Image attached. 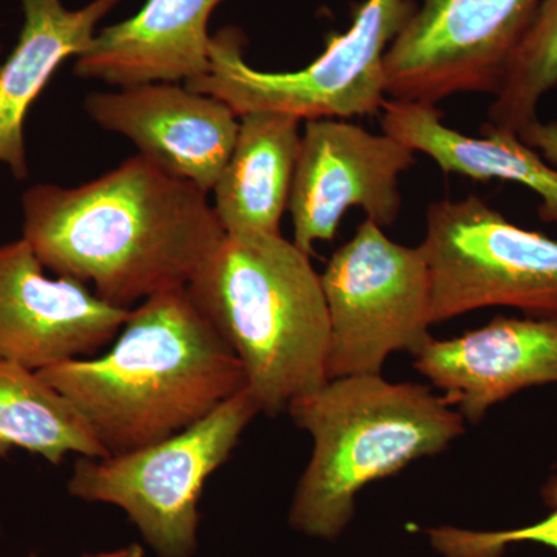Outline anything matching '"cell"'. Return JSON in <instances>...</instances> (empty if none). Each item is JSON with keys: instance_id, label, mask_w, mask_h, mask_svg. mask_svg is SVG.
Returning <instances> with one entry per match:
<instances>
[{"instance_id": "2e32d148", "label": "cell", "mask_w": 557, "mask_h": 557, "mask_svg": "<svg viewBox=\"0 0 557 557\" xmlns=\"http://www.w3.org/2000/svg\"><path fill=\"white\" fill-rule=\"evenodd\" d=\"M383 112V132L424 153L445 174L525 186L541 199V219L557 225V170L515 132L485 123L482 137H469L446 126L435 106L421 102L386 100Z\"/></svg>"}, {"instance_id": "ffe728a7", "label": "cell", "mask_w": 557, "mask_h": 557, "mask_svg": "<svg viewBox=\"0 0 557 557\" xmlns=\"http://www.w3.org/2000/svg\"><path fill=\"white\" fill-rule=\"evenodd\" d=\"M549 507L547 518L509 530H469L453 525L424 530L432 549L442 557H502L509 545L539 544L557 552V475L542 491Z\"/></svg>"}, {"instance_id": "9c48e42d", "label": "cell", "mask_w": 557, "mask_h": 557, "mask_svg": "<svg viewBox=\"0 0 557 557\" xmlns=\"http://www.w3.org/2000/svg\"><path fill=\"white\" fill-rule=\"evenodd\" d=\"M542 0H424L384 57L392 100L496 95Z\"/></svg>"}, {"instance_id": "603a6c76", "label": "cell", "mask_w": 557, "mask_h": 557, "mask_svg": "<svg viewBox=\"0 0 557 557\" xmlns=\"http://www.w3.org/2000/svg\"><path fill=\"white\" fill-rule=\"evenodd\" d=\"M3 533V527H2V520H0V536H2Z\"/></svg>"}, {"instance_id": "30bf717a", "label": "cell", "mask_w": 557, "mask_h": 557, "mask_svg": "<svg viewBox=\"0 0 557 557\" xmlns=\"http://www.w3.org/2000/svg\"><path fill=\"white\" fill-rule=\"evenodd\" d=\"M413 164L416 152L386 132L344 120L307 121L288 200L293 244L311 258L317 242L335 239L351 208L381 228L394 225L403 207L399 178Z\"/></svg>"}, {"instance_id": "8992f818", "label": "cell", "mask_w": 557, "mask_h": 557, "mask_svg": "<svg viewBox=\"0 0 557 557\" xmlns=\"http://www.w3.org/2000/svg\"><path fill=\"white\" fill-rule=\"evenodd\" d=\"M417 10L413 0H366L350 28L330 35L324 51L296 72H262L245 61L244 35L228 27L212 36L211 69L185 83L228 104L237 116L277 112L300 121L373 115L386 102L384 57Z\"/></svg>"}, {"instance_id": "e0dca14e", "label": "cell", "mask_w": 557, "mask_h": 557, "mask_svg": "<svg viewBox=\"0 0 557 557\" xmlns=\"http://www.w3.org/2000/svg\"><path fill=\"white\" fill-rule=\"evenodd\" d=\"M299 123L287 113L240 116L236 145L212 189V208L225 236H281L302 135Z\"/></svg>"}, {"instance_id": "3957f363", "label": "cell", "mask_w": 557, "mask_h": 557, "mask_svg": "<svg viewBox=\"0 0 557 557\" xmlns=\"http://www.w3.org/2000/svg\"><path fill=\"white\" fill-rule=\"evenodd\" d=\"M287 412L313 440L288 523L296 533L327 542L346 533L366 486L437 456L467 431L461 413L431 387L383 375L329 380L296 398Z\"/></svg>"}, {"instance_id": "5b68a950", "label": "cell", "mask_w": 557, "mask_h": 557, "mask_svg": "<svg viewBox=\"0 0 557 557\" xmlns=\"http://www.w3.org/2000/svg\"><path fill=\"white\" fill-rule=\"evenodd\" d=\"M259 413L244 388L172 437L129 453L78 457L69 494L121 509L157 557H196L203 487Z\"/></svg>"}, {"instance_id": "d6986e66", "label": "cell", "mask_w": 557, "mask_h": 557, "mask_svg": "<svg viewBox=\"0 0 557 557\" xmlns=\"http://www.w3.org/2000/svg\"><path fill=\"white\" fill-rule=\"evenodd\" d=\"M556 87L557 0H542L494 95L487 123L519 134L537 120L539 104Z\"/></svg>"}, {"instance_id": "cb8c5ba5", "label": "cell", "mask_w": 557, "mask_h": 557, "mask_svg": "<svg viewBox=\"0 0 557 557\" xmlns=\"http://www.w3.org/2000/svg\"><path fill=\"white\" fill-rule=\"evenodd\" d=\"M0 51H2V46H0Z\"/></svg>"}, {"instance_id": "52a82bcc", "label": "cell", "mask_w": 557, "mask_h": 557, "mask_svg": "<svg viewBox=\"0 0 557 557\" xmlns=\"http://www.w3.org/2000/svg\"><path fill=\"white\" fill-rule=\"evenodd\" d=\"M420 249L432 325L490 307L557 321V240L520 228L479 196L432 203Z\"/></svg>"}, {"instance_id": "9a60e30c", "label": "cell", "mask_w": 557, "mask_h": 557, "mask_svg": "<svg viewBox=\"0 0 557 557\" xmlns=\"http://www.w3.org/2000/svg\"><path fill=\"white\" fill-rule=\"evenodd\" d=\"M24 25L9 60L0 64V163L17 180L28 177L24 126L28 110L58 67L78 58L100 21L121 0H91L69 10L62 0H21Z\"/></svg>"}, {"instance_id": "6da1fadb", "label": "cell", "mask_w": 557, "mask_h": 557, "mask_svg": "<svg viewBox=\"0 0 557 557\" xmlns=\"http://www.w3.org/2000/svg\"><path fill=\"white\" fill-rule=\"evenodd\" d=\"M208 193L137 153L101 177L22 196V239L57 276L119 309L186 288L225 233Z\"/></svg>"}, {"instance_id": "ba28073f", "label": "cell", "mask_w": 557, "mask_h": 557, "mask_svg": "<svg viewBox=\"0 0 557 557\" xmlns=\"http://www.w3.org/2000/svg\"><path fill=\"white\" fill-rule=\"evenodd\" d=\"M321 276L327 304L329 380L383 375L388 357L431 338V274L420 247L388 239L366 219Z\"/></svg>"}, {"instance_id": "7c38bea8", "label": "cell", "mask_w": 557, "mask_h": 557, "mask_svg": "<svg viewBox=\"0 0 557 557\" xmlns=\"http://www.w3.org/2000/svg\"><path fill=\"white\" fill-rule=\"evenodd\" d=\"M84 110L98 126L123 135L175 177L212 193L228 161L240 121L225 102L178 83L95 91Z\"/></svg>"}, {"instance_id": "ac0fdd59", "label": "cell", "mask_w": 557, "mask_h": 557, "mask_svg": "<svg viewBox=\"0 0 557 557\" xmlns=\"http://www.w3.org/2000/svg\"><path fill=\"white\" fill-rule=\"evenodd\" d=\"M25 450L61 465L69 456L106 457L78 409L36 370L0 361V458Z\"/></svg>"}, {"instance_id": "7402d4cb", "label": "cell", "mask_w": 557, "mask_h": 557, "mask_svg": "<svg viewBox=\"0 0 557 557\" xmlns=\"http://www.w3.org/2000/svg\"><path fill=\"white\" fill-rule=\"evenodd\" d=\"M30 557H39L33 553ZM81 557H145V547L139 544L124 545V547L108 549V552L94 553V555H84Z\"/></svg>"}, {"instance_id": "277c9868", "label": "cell", "mask_w": 557, "mask_h": 557, "mask_svg": "<svg viewBox=\"0 0 557 557\" xmlns=\"http://www.w3.org/2000/svg\"><path fill=\"white\" fill-rule=\"evenodd\" d=\"M186 289L239 358L260 413L287 412L296 398L327 383L321 276L282 234L225 236Z\"/></svg>"}, {"instance_id": "5bb4252c", "label": "cell", "mask_w": 557, "mask_h": 557, "mask_svg": "<svg viewBox=\"0 0 557 557\" xmlns=\"http://www.w3.org/2000/svg\"><path fill=\"white\" fill-rule=\"evenodd\" d=\"M222 2L146 0L131 20L97 33L73 72L121 89L200 78L211 69L209 17Z\"/></svg>"}, {"instance_id": "4fadbf2b", "label": "cell", "mask_w": 557, "mask_h": 557, "mask_svg": "<svg viewBox=\"0 0 557 557\" xmlns=\"http://www.w3.org/2000/svg\"><path fill=\"white\" fill-rule=\"evenodd\" d=\"M416 369L467 423L525 388L557 384V321L496 317L457 338H429Z\"/></svg>"}, {"instance_id": "44dd1931", "label": "cell", "mask_w": 557, "mask_h": 557, "mask_svg": "<svg viewBox=\"0 0 557 557\" xmlns=\"http://www.w3.org/2000/svg\"><path fill=\"white\" fill-rule=\"evenodd\" d=\"M519 137L557 170V121L536 120L519 132Z\"/></svg>"}, {"instance_id": "7a4b0ae2", "label": "cell", "mask_w": 557, "mask_h": 557, "mask_svg": "<svg viewBox=\"0 0 557 557\" xmlns=\"http://www.w3.org/2000/svg\"><path fill=\"white\" fill-rule=\"evenodd\" d=\"M39 375L78 409L108 456L172 437L247 388L239 358L186 288L143 300L104 354Z\"/></svg>"}, {"instance_id": "8fae6325", "label": "cell", "mask_w": 557, "mask_h": 557, "mask_svg": "<svg viewBox=\"0 0 557 557\" xmlns=\"http://www.w3.org/2000/svg\"><path fill=\"white\" fill-rule=\"evenodd\" d=\"M46 270L24 239L0 245V361L36 372L94 357L116 338L132 310Z\"/></svg>"}]
</instances>
